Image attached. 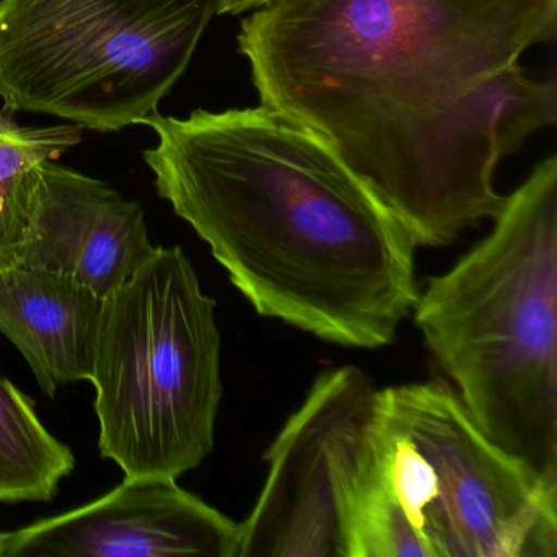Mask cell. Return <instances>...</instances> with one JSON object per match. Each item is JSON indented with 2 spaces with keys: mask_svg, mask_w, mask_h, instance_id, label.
<instances>
[{
  "mask_svg": "<svg viewBox=\"0 0 557 557\" xmlns=\"http://www.w3.org/2000/svg\"><path fill=\"white\" fill-rule=\"evenodd\" d=\"M25 174L0 184V275L18 267L25 223Z\"/></svg>",
  "mask_w": 557,
  "mask_h": 557,
  "instance_id": "4fadbf2b",
  "label": "cell"
},
{
  "mask_svg": "<svg viewBox=\"0 0 557 557\" xmlns=\"http://www.w3.org/2000/svg\"><path fill=\"white\" fill-rule=\"evenodd\" d=\"M102 301L54 273L15 267L0 275V334L24 355L50 399L64 384L90 380Z\"/></svg>",
  "mask_w": 557,
  "mask_h": 557,
  "instance_id": "30bf717a",
  "label": "cell"
},
{
  "mask_svg": "<svg viewBox=\"0 0 557 557\" xmlns=\"http://www.w3.org/2000/svg\"><path fill=\"white\" fill-rule=\"evenodd\" d=\"M419 292L413 318L482 432L557 484V158Z\"/></svg>",
  "mask_w": 557,
  "mask_h": 557,
  "instance_id": "3957f363",
  "label": "cell"
},
{
  "mask_svg": "<svg viewBox=\"0 0 557 557\" xmlns=\"http://www.w3.org/2000/svg\"><path fill=\"white\" fill-rule=\"evenodd\" d=\"M146 164L260 315L386 347L416 305V244L319 136L269 107L156 113Z\"/></svg>",
  "mask_w": 557,
  "mask_h": 557,
  "instance_id": "7a4b0ae2",
  "label": "cell"
},
{
  "mask_svg": "<svg viewBox=\"0 0 557 557\" xmlns=\"http://www.w3.org/2000/svg\"><path fill=\"white\" fill-rule=\"evenodd\" d=\"M9 533L0 531V557H8Z\"/></svg>",
  "mask_w": 557,
  "mask_h": 557,
  "instance_id": "9a60e30c",
  "label": "cell"
},
{
  "mask_svg": "<svg viewBox=\"0 0 557 557\" xmlns=\"http://www.w3.org/2000/svg\"><path fill=\"white\" fill-rule=\"evenodd\" d=\"M376 394L351 364L315 377L263 455L269 474L239 523L237 557H347L348 511Z\"/></svg>",
  "mask_w": 557,
  "mask_h": 557,
  "instance_id": "52a82bcc",
  "label": "cell"
},
{
  "mask_svg": "<svg viewBox=\"0 0 557 557\" xmlns=\"http://www.w3.org/2000/svg\"><path fill=\"white\" fill-rule=\"evenodd\" d=\"M239 523L177 479L125 475L102 497L9 531L8 557H237Z\"/></svg>",
  "mask_w": 557,
  "mask_h": 557,
  "instance_id": "ba28073f",
  "label": "cell"
},
{
  "mask_svg": "<svg viewBox=\"0 0 557 557\" xmlns=\"http://www.w3.org/2000/svg\"><path fill=\"white\" fill-rule=\"evenodd\" d=\"M557 484L492 442L443 380L377 389L347 557H556Z\"/></svg>",
  "mask_w": 557,
  "mask_h": 557,
  "instance_id": "277c9868",
  "label": "cell"
},
{
  "mask_svg": "<svg viewBox=\"0 0 557 557\" xmlns=\"http://www.w3.org/2000/svg\"><path fill=\"white\" fill-rule=\"evenodd\" d=\"M220 0H0V99L110 133L159 112Z\"/></svg>",
  "mask_w": 557,
  "mask_h": 557,
  "instance_id": "8992f818",
  "label": "cell"
},
{
  "mask_svg": "<svg viewBox=\"0 0 557 557\" xmlns=\"http://www.w3.org/2000/svg\"><path fill=\"white\" fill-rule=\"evenodd\" d=\"M83 141V128L71 125L24 126L0 110V184L44 161H57Z\"/></svg>",
  "mask_w": 557,
  "mask_h": 557,
  "instance_id": "7c38bea8",
  "label": "cell"
},
{
  "mask_svg": "<svg viewBox=\"0 0 557 557\" xmlns=\"http://www.w3.org/2000/svg\"><path fill=\"white\" fill-rule=\"evenodd\" d=\"M556 32L557 0H270L237 48L260 106L319 136L416 247H442L497 218L498 162L556 123V81L520 66Z\"/></svg>",
  "mask_w": 557,
  "mask_h": 557,
  "instance_id": "6da1fadb",
  "label": "cell"
},
{
  "mask_svg": "<svg viewBox=\"0 0 557 557\" xmlns=\"http://www.w3.org/2000/svg\"><path fill=\"white\" fill-rule=\"evenodd\" d=\"M76 466L45 426L35 400L0 374V502H50Z\"/></svg>",
  "mask_w": 557,
  "mask_h": 557,
  "instance_id": "8fae6325",
  "label": "cell"
},
{
  "mask_svg": "<svg viewBox=\"0 0 557 557\" xmlns=\"http://www.w3.org/2000/svg\"><path fill=\"white\" fill-rule=\"evenodd\" d=\"M90 383L99 449L123 474L178 479L214 448L223 397L216 301L181 246L102 301Z\"/></svg>",
  "mask_w": 557,
  "mask_h": 557,
  "instance_id": "5b68a950",
  "label": "cell"
},
{
  "mask_svg": "<svg viewBox=\"0 0 557 557\" xmlns=\"http://www.w3.org/2000/svg\"><path fill=\"white\" fill-rule=\"evenodd\" d=\"M270 0H220L218 5V15H243L246 12L256 11V9L262 8Z\"/></svg>",
  "mask_w": 557,
  "mask_h": 557,
  "instance_id": "5bb4252c",
  "label": "cell"
},
{
  "mask_svg": "<svg viewBox=\"0 0 557 557\" xmlns=\"http://www.w3.org/2000/svg\"><path fill=\"white\" fill-rule=\"evenodd\" d=\"M25 185L18 267L66 276L103 299L158 247L141 205L99 178L44 161L25 172Z\"/></svg>",
  "mask_w": 557,
  "mask_h": 557,
  "instance_id": "9c48e42d",
  "label": "cell"
}]
</instances>
